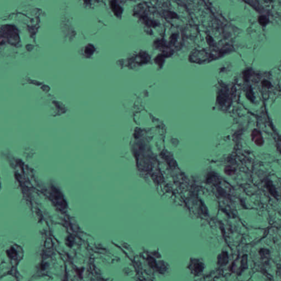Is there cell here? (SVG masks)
Here are the masks:
<instances>
[{"mask_svg":"<svg viewBox=\"0 0 281 281\" xmlns=\"http://www.w3.org/2000/svg\"><path fill=\"white\" fill-rule=\"evenodd\" d=\"M259 22L262 26L266 25L268 23V18L265 15H261L259 18Z\"/></svg>","mask_w":281,"mask_h":281,"instance_id":"cell-1","label":"cell"}]
</instances>
